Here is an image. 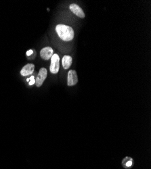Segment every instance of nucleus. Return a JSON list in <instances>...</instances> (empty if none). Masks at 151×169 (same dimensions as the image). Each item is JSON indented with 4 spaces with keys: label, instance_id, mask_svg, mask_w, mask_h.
<instances>
[{
    "label": "nucleus",
    "instance_id": "nucleus-8",
    "mask_svg": "<svg viewBox=\"0 0 151 169\" xmlns=\"http://www.w3.org/2000/svg\"><path fill=\"white\" fill-rule=\"evenodd\" d=\"M72 58L70 55H65L62 58V67L65 69H68L72 64Z\"/></svg>",
    "mask_w": 151,
    "mask_h": 169
},
{
    "label": "nucleus",
    "instance_id": "nucleus-11",
    "mask_svg": "<svg viewBox=\"0 0 151 169\" xmlns=\"http://www.w3.org/2000/svg\"><path fill=\"white\" fill-rule=\"evenodd\" d=\"M33 53V50L30 49V50H29V51H27V52H26V55H27V56H29V55H32Z\"/></svg>",
    "mask_w": 151,
    "mask_h": 169
},
{
    "label": "nucleus",
    "instance_id": "nucleus-1",
    "mask_svg": "<svg viewBox=\"0 0 151 169\" xmlns=\"http://www.w3.org/2000/svg\"><path fill=\"white\" fill-rule=\"evenodd\" d=\"M56 31L59 37L63 41H69L74 38V31L69 26L65 25H58L56 26Z\"/></svg>",
    "mask_w": 151,
    "mask_h": 169
},
{
    "label": "nucleus",
    "instance_id": "nucleus-6",
    "mask_svg": "<svg viewBox=\"0 0 151 169\" xmlns=\"http://www.w3.org/2000/svg\"><path fill=\"white\" fill-rule=\"evenodd\" d=\"M70 10H71V12H72L73 14H75L79 18H85V16H86V15H85V13L83 11V10H82L81 7L78 6V5H77L75 4H73L71 5Z\"/></svg>",
    "mask_w": 151,
    "mask_h": 169
},
{
    "label": "nucleus",
    "instance_id": "nucleus-2",
    "mask_svg": "<svg viewBox=\"0 0 151 169\" xmlns=\"http://www.w3.org/2000/svg\"><path fill=\"white\" fill-rule=\"evenodd\" d=\"M60 68V58L58 55L55 54L51 58V64H50V72L53 74H57Z\"/></svg>",
    "mask_w": 151,
    "mask_h": 169
},
{
    "label": "nucleus",
    "instance_id": "nucleus-9",
    "mask_svg": "<svg viewBox=\"0 0 151 169\" xmlns=\"http://www.w3.org/2000/svg\"><path fill=\"white\" fill-rule=\"evenodd\" d=\"M122 165L123 168L129 169L133 166V159L129 157H125L122 161Z\"/></svg>",
    "mask_w": 151,
    "mask_h": 169
},
{
    "label": "nucleus",
    "instance_id": "nucleus-3",
    "mask_svg": "<svg viewBox=\"0 0 151 169\" xmlns=\"http://www.w3.org/2000/svg\"><path fill=\"white\" fill-rule=\"evenodd\" d=\"M47 71L46 70V68H41L40 70H39V74L38 75V77H37L35 80V84L37 87H41L42 84H43L44 81L46 80V79L47 77Z\"/></svg>",
    "mask_w": 151,
    "mask_h": 169
},
{
    "label": "nucleus",
    "instance_id": "nucleus-10",
    "mask_svg": "<svg viewBox=\"0 0 151 169\" xmlns=\"http://www.w3.org/2000/svg\"><path fill=\"white\" fill-rule=\"evenodd\" d=\"M26 81L29 82V85H33V84L35 83V77L34 76H31L30 78L26 79Z\"/></svg>",
    "mask_w": 151,
    "mask_h": 169
},
{
    "label": "nucleus",
    "instance_id": "nucleus-4",
    "mask_svg": "<svg viewBox=\"0 0 151 169\" xmlns=\"http://www.w3.org/2000/svg\"><path fill=\"white\" fill-rule=\"evenodd\" d=\"M78 83V78L75 70H71L68 73L67 84L68 86H74Z\"/></svg>",
    "mask_w": 151,
    "mask_h": 169
},
{
    "label": "nucleus",
    "instance_id": "nucleus-5",
    "mask_svg": "<svg viewBox=\"0 0 151 169\" xmlns=\"http://www.w3.org/2000/svg\"><path fill=\"white\" fill-rule=\"evenodd\" d=\"M53 55H54V51H53L52 47H44L40 52L41 58L45 60H49L50 59H51Z\"/></svg>",
    "mask_w": 151,
    "mask_h": 169
},
{
    "label": "nucleus",
    "instance_id": "nucleus-7",
    "mask_svg": "<svg viewBox=\"0 0 151 169\" xmlns=\"http://www.w3.org/2000/svg\"><path fill=\"white\" fill-rule=\"evenodd\" d=\"M35 69V65L33 64H27L20 71V74L22 76H27L31 75Z\"/></svg>",
    "mask_w": 151,
    "mask_h": 169
}]
</instances>
